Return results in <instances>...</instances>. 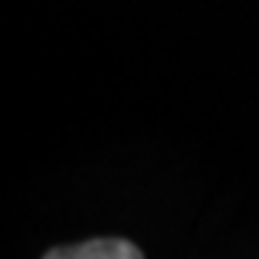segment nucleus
Instances as JSON below:
<instances>
[{
  "label": "nucleus",
  "instance_id": "f257e3e1",
  "mask_svg": "<svg viewBox=\"0 0 259 259\" xmlns=\"http://www.w3.org/2000/svg\"><path fill=\"white\" fill-rule=\"evenodd\" d=\"M47 259H141V250L127 239H90L75 248H52L44 253Z\"/></svg>",
  "mask_w": 259,
  "mask_h": 259
}]
</instances>
